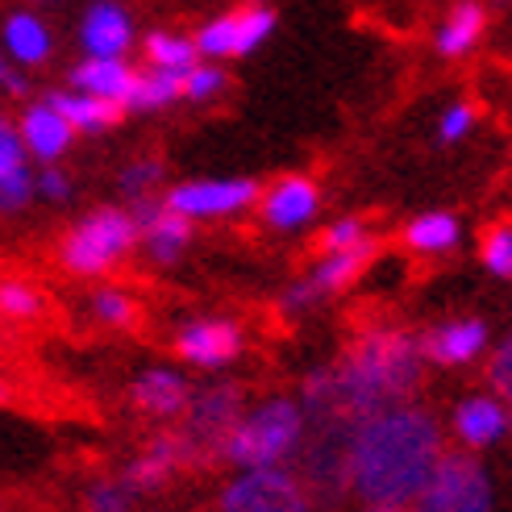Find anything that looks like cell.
Masks as SVG:
<instances>
[{"mask_svg":"<svg viewBox=\"0 0 512 512\" xmlns=\"http://www.w3.org/2000/svg\"><path fill=\"white\" fill-rule=\"evenodd\" d=\"M425 371V350L421 338L396 325H379L358 334L334 363L304 375L300 383V404L309 421L317 417H338L358 425L363 417L413 400L421 388Z\"/></svg>","mask_w":512,"mask_h":512,"instance_id":"cell-1","label":"cell"},{"mask_svg":"<svg viewBox=\"0 0 512 512\" xmlns=\"http://www.w3.org/2000/svg\"><path fill=\"white\" fill-rule=\"evenodd\" d=\"M446 454L429 408L404 400L363 417L350 433V496L379 508H408Z\"/></svg>","mask_w":512,"mask_h":512,"instance_id":"cell-2","label":"cell"},{"mask_svg":"<svg viewBox=\"0 0 512 512\" xmlns=\"http://www.w3.org/2000/svg\"><path fill=\"white\" fill-rule=\"evenodd\" d=\"M304 433H309V413L296 396H267L259 404H246L238 425L225 433L217 458L234 471L250 467H288Z\"/></svg>","mask_w":512,"mask_h":512,"instance_id":"cell-3","label":"cell"},{"mask_svg":"<svg viewBox=\"0 0 512 512\" xmlns=\"http://www.w3.org/2000/svg\"><path fill=\"white\" fill-rule=\"evenodd\" d=\"M138 250V221L121 204H100L67 225L59 238V267L75 279H100Z\"/></svg>","mask_w":512,"mask_h":512,"instance_id":"cell-4","label":"cell"},{"mask_svg":"<svg viewBox=\"0 0 512 512\" xmlns=\"http://www.w3.org/2000/svg\"><path fill=\"white\" fill-rule=\"evenodd\" d=\"M350 433L354 425L338 417L309 421V433H304L292 467L309 483L317 504H338L350 496Z\"/></svg>","mask_w":512,"mask_h":512,"instance_id":"cell-5","label":"cell"},{"mask_svg":"<svg viewBox=\"0 0 512 512\" xmlns=\"http://www.w3.org/2000/svg\"><path fill=\"white\" fill-rule=\"evenodd\" d=\"M213 512H317V496L300 471L288 467H250L221 483Z\"/></svg>","mask_w":512,"mask_h":512,"instance_id":"cell-6","label":"cell"},{"mask_svg":"<svg viewBox=\"0 0 512 512\" xmlns=\"http://www.w3.org/2000/svg\"><path fill=\"white\" fill-rule=\"evenodd\" d=\"M408 508L413 512H492V479L471 450H446Z\"/></svg>","mask_w":512,"mask_h":512,"instance_id":"cell-7","label":"cell"},{"mask_svg":"<svg viewBox=\"0 0 512 512\" xmlns=\"http://www.w3.org/2000/svg\"><path fill=\"white\" fill-rule=\"evenodd\" d=\"M275 25H279V13L271 5H263V0H250V5H238L213 21H204L192 38H196L200 59L234 63V59L254 55V50L275 34Z\"/></svg>","mask_w":512,"mask_h":512,"instance_id":"cell-8","label":"cell"},{"mask_svg":"<svg viewBox=\"0 0 512 512\" xmlns=\"http://www.w3.org/2000/svg\"><path fill=\"white\" fill-rule=\"evenodd\" d=\"M263 184L250 175H234V179H179V184L163 188V204L175 213H184L192 225L196 221H225L238 217L246 209L259 204Z\"/></svg>","mask_w":512,"mask_h":512,"instance_id":"cell-9","label":"cell"},{"mask_svg":"<svg viewBox=\"0 0 512 512\" xmlns=\"http://www.w3.org/2000/svg\"><path fill=\"white\" fill-rule=\"evenodd\" d=\"M242 413H246L242 383L209 379V383H200V388H192V400L184 408V417H179V429H184L209 458H217V446L225 442V433L238 425Z\"/></svg>","mask_w":512,"mask_h":512,"instance_id":"cell-10","label":"cell"},{"mask_svg":"<svg viewBox=\"0 0 512 512\" xmlns=\"http://www.w3.org/2000/svg\"><path fill=\"white\" fill-rule=\"evenodd\" d=\"M204 458H209V454H204L184 429H163L155 442H150L146 450H138L130 463H125L121 479L130 483L138 496H150V492H163L175 475L200 467Z\"/></svg>","mask_w":512,"mask_h":512,"instance_id":"cell-11","label":"cell"},{"mask_svg":"<svg viewBox=\"0 0 512 512\" xmlns=\"http://www.w3.org/2000/svg\"><path fill=\"white\" fill-rule=\"evenodd\" d=\"M242 350H246L242 325L225 317H196L179 325L175 334V358L192 371H225L229 363H238Z\"/></svg>","mask_w":512,"mask_h":512,"instance_id":"cell-12","label":"cell"},{"mask_svg":"<svg viewBox=\"0 0 512 512\" xmlns=\"http://www.w3.org/2000/svg\"><path fill=\"white\" fill-rule=\"evenodd\" d=\"M130 213L138 221V246H142V254L155 267H175L188 254V246H192V221L184 213L167 209L163 192L146 196V200H134Z\"/></svg>","mask_w":512,"mask_h":512,"instance_id":"cell-13","label":"cell"},{"mask_svg":"<svg viewBox=\"0 0 512 512\" xmlns=\"http://www.w3.org/2000/svg\"><path fill=\"white\" fill-rule=\"evenodd\" d=\"M254 209H259L263 225L279 229V234H296V229H304L321 213V188L300 171L279 175L275 184H267L259 192V204H254Z\"/></svg>","mask_w":512,"mask_h":512,"instance_id":"cell-14","label":"cell"},{"mask_svg":"<svg viewBox=\"0 0 512 512\" xmlns=\"http://www.w3.org/2000/svg\"><path fill=\"white\" fill-rule=\"evenodd\" d=\"M188 400H192V379L179 367H146L130 383V404L142 417L163 421V425L184 417Z\"/></svg>","mask_w":512,"mask_h":512,"instance_id":"cell-15","label":"cell"},{"mask_svg":"<svg viewBox=\"0 0 512 512\" xmlns=\"http://www.w3.org/2000/svg\"><path fill=\"white\" fill-rule=\"evenodd\" d=\"M80 46L96 59H125L134 50V17L121 0H92L80 21Z\"/></svg>","mask_w":512,"mask_h":512,"instance_id":"cell-16","label":"cell"},{"mask_svg":"<svg viewBox=\"0 0 512 512\" xmlns=\"http://www.w3.org/2000/svg\"><path fill=\"white\" fill-rule=\"evenodd\" d=\"M13 130H17L21 146H25V155L38 159L42 167H50V163H59L63 155H71L75 138H80V134H75L71 125H67V117H63L59 109H50L46 100H34V105H25Z\"/></svg>","mask_w":512,"mask_h":512,"instance_id":"cell-17","label":"cell"},{"mask_svg":"<svg viewBox=\"0 0 512 512\" xmlns=\"http://www.w3.org/2000/svg\"><path fill=\"white\" fill-rule=\"evenodd\" d=\"M483 346H488V325L475 317L433 325L429 334H421L425 363H438V367H467L471 358L483 354Z\"/></svg>","mask_w":512,"mask_h":512,"instance_id":"cell-18","label":"cell"},{"mask_svg":"<svg viewBox=\"0 0 512 512\" xmlns=\"http://www.w3.org/2000/svg\"><path fill=\"white\" fill-rule=\"evenodd\" d=\"M0 50L17 63V67H42L55 55V34L34 9H13L0 25Z\"/></svg>","mask_w":512,"mask_h":512,"instance_id":"cell-19","label":"cell"},{"mask_svg":"<svg viewBox=\"0 0 512 512\" xmlns=\"http://www.w3.org/2000/svg\"><path fill=\"white\" fill-rule=\"evenodd\" d=\"M71 88H80L88 96H100V100H113V105H125L130 113V92H134V80H138V67H130L125 59H96V55H84L80 63L71 67Z\"/></svg>","mask_w":512,"mask_h":512,"instance_id":"cell-20","label":"cell"},{"mask_svg":"<svg viewBox=\"0 0 512 512\" xmlns=\"http://www.w3.org/2000/svg\"><path fill=\"white\" fill-rule=\"evenodd\" d=\"M42 100H46L50 109H59L67 117V125H71L75 134H105V130H117V125L125 121V105L88 96L80 88H50Z\"/></svg>","mask_w":512,"mask_h":512,"instance_id":"cell-21","label":"cell"},{"mask_svg":"<svg viewBox=\"0 0 512 512\" xmlns=\"http://www.w3.org/2000/svg\"><path fill=\"white\" fill-rule=\"evenodd\" d=\"M508 429V413L496 396H467L454 408V433L467 450H483L500 442V433Z\"/></svg>","mask_w":512,"mask_h":512,"instance_id":"cell-22","label":"cell"},{"mask_svg":"<svg viewBox=\"0 0 512 512\" xmlns=\"http://www.w3.org/2000/svg\"><path fill=\"white\" fill-rule=\"evenodd\" d=\"M483 30H488V9L479 0H458V5L446 13V21L438 25V55L442 59H463L479 46Z\"/></svg>","mask_w":512,"mask_h":512,"instance_id":"cell-23","label":"cell"},{"mask_svg":"<svg viewBox=\"0 0 512 512\" xmlns=\"http://www.w3.org/2000/svg\"><path fill=\"white\" fill-rule=\"evenodd\" d=\"M142 63L146 67H159V71H175L184 75L200 63V50L192 34H175V30H150L142 38Z\"/></svg>","mask_w":512,"mask_h":512,"instance_id":"cell-24","label":"cell"},{"mask_svg":"<svg viewBox=\"0 0 512 512\" xmlns=\"http://www.w3.org/2000/svg\"><path fill=\"white\" fill-rule=\"evenodd\" d=\"M463 238V225L450 213H421L404 225V246L413 254H450Z\"/></svg>","mask_w":512,"mask_h":512,"instance_id":"cell-25","label":"cell"},{"mask_svg":"<svg viewBox=\"0 0 512 512\" xmlns=\"http://www.w3.org/2000/svg\"><path fill=\"white\" fill-rule=\"evenodd\" d=\"M175 100H184V75L142 63L130 92V113H159V109H171Z\"/></svg>","mask_w":512,"mask_h":512,"instance_id":"cell-26","label":"cell"},{"mask_svg":"<svg viewBox=\"0 0 512 512\" xmlns=\"http://www.w3.org/2000/svg\"><path fill=\"white\" fill-rule=\"evenodd\" d=\"M163 175H167V167H163V159L159 155H142V159H130L121 167V175H117V192L125 196V200H146V196H159L163 192Z\"/></svg>","mask_w":512,"mask_h":512,"instance_id":"cell-27","label":"cell"},{"mask_svg":"<svg viewBox=\"0 0 512 512\" xmlns=\"http://www.w3.org/2000/svg\"><path fill=\"white\" fill-rule=\"evenodd\" d=\"M92 317L100 325H109V329H134L142 321V304L130 292H125V288L105 284V288L92 292Z\"/></svg>","mask_w":512,"mask_h":512,"instance_id":"cell-28","label":"cell"},{"mask_svg":"<svg viewBox=\"0 0 512 512\" xmlns=\"http://www.w3.org/2000/svg\"><path fill=\"white\" fill-rule=\"evenodd\" d=\"M84 512H138V492L121 475H100L84 488Z\"/></svg>","mask_w":512,"mask_h":512,"instance_id":"cell-29","label":"cell"},{"mask_svg":"<svg viewBox=\"0 0 512 512\" xmlns=\"http://www.w3.org/2000/svg\"><path fill=\"white\" fill-rule=\"evenodd\" d=\"M46 313V296L25 279H0V317L5 321H38Z\"/></svg>","mask_w":512,"mask_h":512,"instance_id":"cell-30","label":"cell"},{"mask_svg":"<svg viewBox=\"0 0 512 512\" xmlns=\"http://www.w3.org/2000/svg\"><path fill=\"white\" fill-rule=\"evenodd\" d=\"M225 92H229V71L221 63L200 59L192 71H184V100H192V105H213Z\"/></svg>","mask_w":512,"mask_h":512,"instance_id":"cell-31","label":"cell"},{"mask_svg":"<svg viewBox=\"0 0 512 512\" xmlns=\"http://www.w3.org/2000/svg\"><path fill=\"white\" fill-rule=\"evenodd\" d=\"M479 259L492 275L500 279H512V225H496L483 234V246H479Z\"/></svg>","mask_w":512,"mask_h":512,"instance_id":"cell-32","label":"cell"},{"mask_svg":"<svg viewBox=\"0 0 512 512\" xmlns=\"http://www.w3.org/2000/svg\"><path fill=\"white\" fill-rule=\"evenodd\" d=\"M371 238V229L363 217H338L334 225H325L321 229V238H317V250L329 254V250H350L358 242H367Z\"/></svg>","mask_w":512,"mask_h":512,"instance_id":"cell-33","label":"cell"},{"mask_svg":"<svg viewBox=\"0 0 512 512\" xmlns=\"http://www.w3.org/2000/svg\"><path fill=\"white\" fill-rule=\"evenodd\" d=\"M38 192H34V171L25 167V171H17V175H9V179H0V213H25L30 209V200H34Z\"/></svg>","mask_w":512,"mask_h":512,"instance_id":"cell-34","label":"cell"},{"mask_svg":"<svg viewBox=\"0 0 512 512\" xmlns=\"http://www.w3.org/2000/svg\"><path fill=\"white\" fill-rule=\"evenodd\" d=\"M34 192H38L46 204H67V200L75 196V184H71L67 171H59L55 163H50V167H42V171L34 175Z\"/></svg>","mask_w":512,"mask_h":512,"instance_id":"cell-35","label":"cell"},{"mask_svg":"<svg viewBox=\"0 0 512 512\" xmlns=\"http://www.w3.org/2000/svg\"><path fill=\"white\" fill-rule=\"evenodd\" d=\"M488 379H492V388H496L504 400H512V334L496 346L492 363H488Z\"/></svg>","mask_w":512,"mask_h":512,"instance_id":"cell-36","label":"cell"},{"mask_svg":"<svg viewBox=\"0 0 512 512\" xmlns=\"http://www.w3.org/2000/svg\"><path fill=\"white\" fill-rule=\"evenodd\" d=\"M475 125V109L471 105H463V100H458V105H450L446 113H442V121H438V138L450 146V142H458L463 138L467 130Z\"/></svg>","mask_w":512,"mask_h":512,"instance_id":"cell-37","label":"cell"},{"mask_svg":"<svg viewBox=\"0 0 512 512\" xmlns=\"http://www.w3.org/2000/svg\"><path fill=\"white\" fill-rule=\"evenodd\" d=\"M25 167H30V155H25L17 130L0 134V179H9V175H17V171H25Z\"/></svg>","mask_w":512,"mask_h":512,"instance_id":"cell-38","label":"cell"},{"mask_svg":"<svg viewBox=\"0 0 512 512\" xmlns=\"http://www.w3.org/2000/svg\"><path fill=\"white\" fill-rule=\"evenodd\" d=\"M0 92L13 96V100H25L30 96V80L21 75V67H13V59L0 50Z\"/></svg>","mask_w":512,"mask_h":512,"instance_id":"cell-39","label":"cell"},{"mask_svg":"<svg viewBox=\"0 0 512 512\" xmlns=\"http://www.w3.org/2000/svg\"><path fill=\"white\" fill-rule=\"evenodd\" d=\"M13 400V383L5 379V375H0V404H9Z\"/></svg>","mask_w":512,"mask_h":512,"instance_id":"cell-40","label":"cell"},{"mask_svg":"<svg viewBox=\"0 0 512 512\" xmlns=\"http://www.w3.org/2000/svg\"><path fill=\"white\" fill-rule=\"evenodd\" d=\"M363 512H413V508H379V504H367Z\"/></svg>","mask_w":512,"mask_h":512,"instance_id":"cell-41","label":"cell"},{"mask_svg":"<svg viewBox=\"0 0 512 512\" xmlns=\"http://www.w3.org/2000/svg\"><path fill=\"white\" fill-rule=\"evenodd\" d=\"M9 130H13V125H9V117H5V113H0V134H9Z\"/></svg>","mask_w":512,"mask_h":512,"instance_id":"cell-42","label":"cell"},{"mask_svg":"<svg viewBox=\"0 0 512 512\" xmlns=\"http://www.w3.org/2000/svg\"><path fill=\"white\" fill-rule=\"evenodd\" d=\"M30 5H50V0H30Z\"/></svg>","mask_w":512,"mask_h":512,"instance_id":"cell-43","label":"cell"},{"mask_svg":"<svg viewBox=\"0 0 512 512\" xmlns=\"http://www.w3.org/2000/svg\"><path fill=\"white\" fill-rule=\"evenodd\" d=\"M0 512H5V508H0Z\"/></svg>","mask_w":512,"mask_h":512,"instance_id":"cell-44","label":"cell"}]
</instances>
